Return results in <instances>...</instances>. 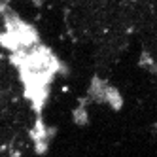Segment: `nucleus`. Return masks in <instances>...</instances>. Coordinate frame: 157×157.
I'll use <instances>...</instances> for the list:
<instances>
[{"label":"nucleus","mask_w":157,"mask_h":157,"mask_svg":"<svg viewBox=\"0 0 157 157\" xmlns=\"http://www.w3.org/2000/svg\"><path fill=\"white\" fill-rule=\"evenodd\" d=\"M13 53H17V70L25 87V95L36 112H40L53 78L61 72V63L48 48L42 46L38 38L13 49Z\"/></svg>","instance_id":"f257e3e1"}]
</instances>
